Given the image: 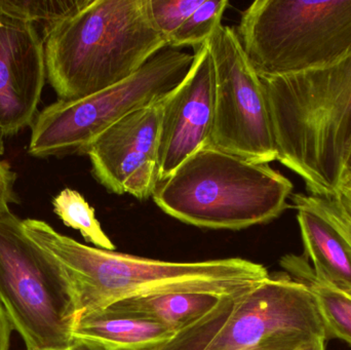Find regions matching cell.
Returning a JSON list of instances; mask_svg holds the SVG:
<instances>
[{
  "instance_id": "obj_8",
  "label": "cell",
  "mask_w": 351,
  "mask_h": 350,
  "mask_svg": "<svg viewBox=\"0 0 351 350\" xmlns=\"http://www.w3.org/2000/svg\"><path fill=\"white\" fill-rule=\"evenodd\" d=\"M193 60V53L166 47L117 86L45 107L31 125L28 153L36 158L84 153L119 119L166 98L187 75Z\"/></svg>"
},
{
  "instance_id": "obj_20",
  "label": "cell",
  "mask_w": 351,
  "mask_h": 350,
  "mask_svg": "<svg viewBox=\"0 0 351 350\" xmlns=\"http://www.w3.org/2000/svg\"><path fill=\"white\" fill-rule=\"evenodd\" d=\"M204 0H147L148 14L154 28L169 38L202 5Z\"/></svg>"
},
{
  "instance_id": "obj_22",
  "label": "cell",
  "mask_w": 351,
  "mask_h": 350,
  "mask_svg": "<svg viewBox=\"0 0 351 350\" xmlns=\"http://www.w3.org/2000/svg\"><path fill=\"white\" fill-rule=\"evenodd\" d=\"M18 176L6 160H0V216L10 213V205L20 203L14 191Z\"/></svg>"
},
{
  "instance_id": "obj_7",
  "label": "cell",
  "mask_w": 351,
  "mask_h": 350,
  "mask_svg": "<svg viewBox=\"0 0 351 350\" xmlns=\"http://www.w3.org/2000/svg\"><path fill=\"white\" fill-rule=\"evenodd\" d=\"M0 302L27 350L71 345L80 314L71 283L12 212L0 216Z\"/></svg>"
},
{
  "instance_id": "obj_5",
  "label": "cell",
  "mask_w": 351,
  "mask_h": 350,
  "mask_svg": "<svg viewBox=\"0 0 351 350\" xmlns=\"http://www.w3.org/2000/svg\"><path fill=\"white\" fill-rule=\"evenodd\" d=\"M237 32L261 78L325 67L351 53V0H257Z\"/></svg>"
},
{
  "instance_id": "obj_10",
  "label": "cell",
  "mask_w": 351,
  "mask_h": 350,
  "mask_svg": "<svg viewBox=\"0 0 351 350\" xmlns=\"http://www.w3.org/2000/svg\"><path fill=\"white\" fill-rule=\"evenodd\" d=\"M162 100L125 115L86 148L93 175L108 192L131 195L140 201L154 195Z\"/></svg>"
},
{
  "instance_id": "obj_14",
  "label": "cell",
  "mask_w": 351,
  "mask_h": 350,
  "mask_svg": "<svg viewBox=\"0 0 351 350\" xmlns=\"http://www.w3.org/2000/svg\"><path fill=\"white\" fill-rule=\"evenodd\" d=\"M174 336L154 321L107 310L82 312L73 327V338L97 341L113 350H152Z\"/></svg>"
},
{
  "instance_id": "obj_17",
  "label": "cell",
  "mask_w": 351,
  "mask_h": 350,
  "mask_svg": "<svg viewBox=\"0 0 351 350\" xmlns=\"http://www.w3.org/2000/svg\"><path fill=\"white\" fill-rule=\"evenodd\" d=\"M53 212L68 227L78 230L96 248L115 251V246L101 227L95 210L78 191L65 188L53 199Z\"/></svg>"
},
{
  "instance_id": "obj_9",
  "label": "cell",
  "mask_w": 351,
  "mask_h": 350,
  "mask_svg": "<svg viewBox=\"0 0 351 350\" xmlns=\"http://www.w3.org/2000/svg\"><path fill=\"white\" fill-rule=\"evenodd\" d=\"M208 45L215 72L210 146L262 164L278 160L263 84L243 51L237 29L221 25Z\"/></svg>"
},
{
  "instance_id": "obj_23",
  "label": "cell",
  "mask_w": 351,
  "mask_h": 350,
  "mask_svg": "<svg viewBox=\"0 0 351 350\" xmlns=\"http://www.w3.org/2000/svg\"><path fill=\"white\" fill-rule=\"evenodd\" d=\"M311 339L315 338L307 336L288 337V338L276 341V342L270 343V345H265V347L254 350H297L303 343L311 340Z\"/></svg>"
},
{
  "instance_id": "obj_6",
  "label": "cell",
  "mask_w": 351,
  "mask_h": 350,
  "mask_svg": "<svg viewBox=\"0 0 351 350\" xmlns=\"http://www.w3.org/2000/svg\"><path fill=\"white\" fill-rule=\"evenodd\" d=\"M292 336L329 341L315 298L284 271L223 297L199 322L152 350H254Z\"/></svg>"
},
{
  "instance_id": "obj_11",
  "label": "cell",
  "mask_w": 351,
  "mask_h": 350,
  "mask_svg": "<svg viewBox=\"0 0 351 350\" xmlns=\"http://www.w3.org/2000/svg\"><path fill=\"white\" fill-rule=\"evenodd\" d=\"M194 60L181 84L162 100L158 183L192 154L210 145L214 123V62L208 42L194 49Z\"/></svg>"
},
{
  "instance_id": "obj_25",
  "label": "cell",
  "mask_w": 351,
  "mask_h": 350,
  "mask_svg": "<svg viewBox=\"0 0 351 350\" xmlns=\"http://www.w3.org/2000/svg\"><path fill=\"white\" fill-rule=\"evenodd\" d=\"M68 350H113L97 341L84 338H73Z\"/></svg>"
},
{
  "instance_id": "obj_12",
  "label": "cell",
  "mask_w": 351,
  "mask_h": 350,
  "mask_svg": "<svg viewBox=\"0 0 351 350\" xmlns=\"http://www.w3.org/2000/svg\"><path fill=\"white\" fill-rule=\"evenodd\" d=\"M47 82L45 42L32 23L0 10V136L31 127Z\"/></svg>"
},
{
  "instance_id": "obj_13",
  "label": "cell",
  "mask_w": 351,
  "mask_h": 350,
  "mask_svg": "<svg viewBox=\"0 0 351 350\" xmlns=\"http://www.w3.org/2000/svg\"><path fill=\"white\" fill-rule=\"evenodd\" d=\"M307 260L315 275L351 296V247L333 224L311 207L303 193L292 195Z\"/></svg>"
},
{
  "instance_id": "obj_19",
  "label": "cell",
  "mask_w": 351,
  "mask_h": 350,
  "mask_svg": "<svg viewBox=\"0 0 351 350\" xmlns=\"http://www.w3.org/2000/svg\"><path fill=\"white\" fill-rule=\"evenodd\" d=\"M228 4V0H204L169 38L167 45L174 49L202 47L222 25Z\"/></svg>"
},
{
  "instance_id": "obj_21",
  "label": "cell",
  "mask_w": 351,
  "mask_h": 350,
  "mask_svg": "<svg viewBox=\"0 0 351 350\" xmlns=\"http://www.w3.org/2000/svg\"><path fill=\"white\" fill-rule=\"evenodd\" d=\"M307 203L325 216L334 227L342 234L351 247V216L337 197H315L304 195Z\"/></svg>"
},
{
  "instance_id": "obj_28",
  "label": "cell",
  "mask_w": 351,
  "mask_h": 350,
  "mask_svg": "<svg viewBox=\"0 0 351 350\" xmlns=\"http://www.w3.org/2000/svg\"><path fill=\"white\" fill-rule=\"evenodd\" d=\"M336 197L339 199L344 209L351 216V186L342 188L339 193L336 195Z\"/></svg>"
},
{
  "instance_id": "obj_29",
  "label": "cell",
  "mask_w": 351,
  "mask_h": 350,
  "mask_svg": "<svg viewBox=\"0 0 351 350\" xmlns=\"http://www.w3.org/2000/svg\"><path fill=\"white\" fill-rule=\"evenodd\" d=\"M4 154V143L3 140H2L1 136H0V156L3 155Z\"/></svg>"
},
{
  "instance_id": "obj_2",
  "label": "cell",
  "mask_w": 351,
  "mask_h": 350,
  "mask_svg": "<svg viewBox=\"0 0 351 350\" xmlns=\"http://www.w3.org/2000/svg\"><path fill=\"white\" fill-rule=\"evenodd\" d=\"M278 160L308 195L335 197L351 146V53L317 69L261 78Z\"/></svg>"
},
{
  "instance_id": "obj_3",
  "label": "cell",
  "mask_w": 351,
  "mask_h": 350,
  "mask_svg": "<svg viewBox=\"0 0 351 350\" xmlns=\"http://www.w3.org/2000/svg\"><path fill=\"white\" fill-rule=\"evenodd\" d=\"M43 42L47 80L60 101L117 86L168 47L147 0H88Z\"/></svg>"
},
{
  "instance_id": "obj_30",
  "label": "cell",
  "mask_w": 351,
  "mask_h": 350,
  "mask_svg": "<svg viewBox=\"0 0 351 350\" xmlns=\"http://www.w3.org/2000/svg\"><path fill=\"white\" fill-rule=\"evenodd\" d=\"M37 350H68L67 349H37Z\"/></svg>"
},
{
  "instance_id": "obj_27",
  "label": "cell",
  "mask_w": 351,
  "mask_h": 350,
  "mask_svg": "<svg viewBox=\"0 0 351 350\" xmlns=\"http://www.w3.org/2000/svg\"><path fill=\"white\" fill-rule=\"evenodd\" d=\"M327 342L328 340L326 338L311 339V340L303 343L297 350H327L326 349Z\"/></svg>"
},
{
  "instance_id": "obj_15",
  "label": "cell",
  "mask_w": 351,
  "mask_h": 350,
  "mask_svg": "<svg viewBox=\"0 0 351 350\" xmlns=\"http://www.w3.org/2000/svg\"><path fill=\"white\" fill-rule=\"evenodd\" d=\"M223 297L206 293H168L123 300L105 310L154 321L179 334L199 322Z\"/></svg>"
},
{
  "instance_id": "obj_16",
  "label": "cell",
  "mask_w": 351,
  "mask_h": 350,
  "mask_svg": "<svg viewBox=\"0 0 351 350\" xmlns=\"http://www.w3.org/2000/svg\"><path fill=\"white\" fill-rule=\"evenodd\" d=\"M280 264L285 273L304 285L315 298L329 340L340 339L351 347V296L319 279L305 256L286 255Z\"/></svg>"
},
{
  "instance_id": "obj_4",
  "label": "cell",
  "mask_w": 351,
  "mask_h": 350,
  "mask_svg": "<svg viewBox=\"0 0 351 350\" xmlns=\"http://www.w3.org/2000/svg\"><path fill=\"white\" fill-rule=\"evenodd\" d=\"M292 191V182L269 164L208 145L158 183L152 199L183 223L241 230L280 217Z\"/></svg>"
},
{
  "instance_id": "obj_24",
  "label": "cell",
  "mask_w": 351,
  "mask_h": 350,
  "mask_svg": "<svg viewBox=\"0 0 351 350\" xmlns=\"http://www.w3.org/2000/svg\"><path fill=\"white\" fill-rule=\"evenodd\" d=\"M12 331H14V327L0 302V350H10Z\"/></svg>"
},
{
  "instance_id": "obj_18",
  "label": "cell",
  "mask_w": 351,
  "mask_h": 350,
  "mask_svg": "<svg viewBox=\"0 0 351 350\" xmlns=\"http://www.w3.org/2000/svg\"><path fill=\"white\" fill-rule=\"evenodd\" d=\"M88 0H0V10L32 23L45 39L58 25Z\"/></svg>"
},
{
  "instance_id": "obj_26",
  "label": "cell",
  "mask_w": 351,
  "mask_h": 350,
  "mask_svg": "<svg viewBox=\"0 0 351 350\" xmlns=\"http://www.w3.org/2000/svg\"><path fill=\"white\" fill-rule=\"evenodd\" d=\"M351 186V146L350 151H348V158L344 162L343 170L341 175V185H340V190L346 187ZM339 190V191H340ZM339 193V192H338Z\"/></svg>"
},
{
  "instance_id": "obj_1",
  "label": "cell",
  "mask_w": 351,
  "mask_h": 350,
  "mask_svg": "<svg viewBox=\"0 0 351 350\" xmlns=\"http://www.w3.org/2000/svg\"><path fill=\"white\" fill-rule=\"evenodd\" d=\"M23 225L67 275L80 314L158 294L226 297L251 289L270 275L265 266L247 259L170 262L86 246L41 220H23Z\"/></svg>"
}]
</instances>
